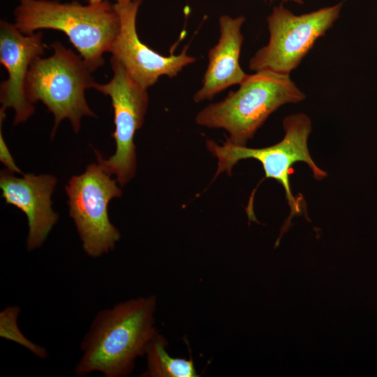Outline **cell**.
<instances>
[{
    "label": "cell",
    "instance_id": "obj_17",
    "mask_svg": "<svg viewBox=\"0 0 377 377\" xmlns=\"http://www.w3.org/2000/svg\"><path fill=\"white\" fill-rule=\"evenodd\" d=\"M282 1H284V2L292 1V2H294V3L300 4V5L304 3L303 0H282Z\"/></svg>",
    "mask_w": 377,
    "mask_h": 377
},
{
    "label": "cell",
    "instance_id": "obj_4",
    "mask_svg": "<svg viewBox=\"0 0 377 377\" xmlns=\"http://www.w3.org/2000/svg\"><path fill=\"white\" fill-rule=\"evenodd\" d=\"M285 135L283 140L264 148H249L246 146L234 145L226 140L220 146L213 140L207 141L208 150L216 157L218 168L215 177L222 172L230 174L233 166L239 161L253 158L262 163L265 178H272L282 185L290 207V216L281 227L275 248L279 244L282 235L292 226L293 216L305 213L309 221L304 199L293 195L290 182V170L297 162H304L311 170L317 180H322L327 175L312 159L307 145L311 131V119L304 113L293 114L283 121Z\"/></svg>",
    "mask_w": 377,
    "mask_h": 377
},
{
    "label": "cell",
    "instance_id": "obj_12",
    "mask_svg": "<svg viewBox=\"0 0 377 377\" xmlns=\"http://www.w3.org/2000/svg\"><path fill=\"white\" fill-rule=\"evenodd\" d=\"M244 16L219 17L220 36L218 43L208 52V65L201 88L193 96L195 103L210 100L228 87L240 84L247 77L241 68L239 56L244 36L241 28Z\"/></svg>",
    "mask_w": 377,
    "mask_h": 377
},
{
    "label": "cell",
    "instance_id": "obj_1",
    "mask_svg": "<svg viewBox=\"0 0 377 377\" xmlns=\"http://www.w3.org/2000/svg\"><path fill=\"white\" fill-rule=\"evenodd\" d=\"M156 297H140L100 311L81 344L82 355L74 368L82 377L100 372L105 377H126L138 357L158 332L155 327Z\"/></svg>",
    "mask_w": 377,
    "mask_h": 377
},
{
    "label": "cell",
    "instance_id": "obj_8",
    "mask_svg": "<svg viewBox=\"0 0 377 377\" xmlns=\"http://www.w3.org/2000/svg\"><path fill=\"white\" fill-rule=\"evenodd\" d=\"M110 64L112 79L105 84L95 82L93 88L111 98L115 126L112 137L116 150L108 159L97 151L95 153L97 163L110 175H115L118 184L124 186L135 172L134 135L143 124L149 96L147 89L135 81L119 61L111 57Z\"/></svg>",
    "mask_w": 377,
    "mask_h": 377
},
{
    "label": "cell",
    "instance_id": "obj_11",
    "mask_svg": "<svg viewBox=\"0 0 377 377\" xmlns=\"http://www.w3.org/2000/svg\"><path fill=\"white\" fill-rule=\"evenodd\" d=\"M57 184L51 175L23 174L17 177L8 170L0 173V188L6 204L23 212L28 220L26 246L29 251L39 248L59 219L52 208L51 196Z\"/></svg>",
    "mask_w": 377,
    "mask_h": 377
},
{
    "label": "cell",
    "instance_id": "obj_15",
    "mask_svg": "<svg viewBox=\"0 0 377 377\" xmlns=\"http://www.w3.org/2000/svg\"><path fill=\"white\" fill-rule=\"evenodd\" d=\"M0 161L6 167V170L10 172L23 174L15 164L14 158L6 145L2 135L1 126L0 131Z\"/></svg>",
    "mask_w": 377,
    "mask_h": 377
},
{
    "label": "cell",
    "instance_id": "obj_14",
    "mask_svg": "<svg viewBox=\"0 0 377 377\" xmlns=\"http://www.w3.org/2000/svg\"><path fill=\"white\" fill-rule=\"evenodd\" d=\"M20 308L17 306H8L0 312V337L13 341L40 359H46L48 353L46 349L27 339L17 325V318Z\"/></svg>",
    "mask_w": 377,
    "mask_h": 377
},
{
    "label": "cell",
    "instance_id": "obj_5",
    "mask_svg": "<svg viewBox=\"0 0 377 377\" xmlns=\"http://www.w3.org/2000/svg\"><path fill=\"white\" fill-rule=\"evenodd\" d=\"M53 54L35 59L30 65L25 90L28 100L41 101L54 115L53 138L61 121L67 119L75 133L83 117H96L84 92L95 82L83 58L60 42L52 44Z\"/></svg>",
    "mask_w": 377,
    "mask_h": 377
},
{
    "label": "cell",
    "instance_id": "obj_9",
    "mask_svg": "<svg viewBox=\"0 0 377 377\" xmlns=\"http://www.w3.org/2000/svg\"><path fill=\"white\" fill-rule=\"evenodd\" d=\"M141 0L116 3L114 6L120 20L119 33L110 52L129 75L144 88L154 85L163 75L177 76L195 57L187 54V46L179 54L163 56L144 44L136 31V17Z\"/></svg>",
    "mask_w": 377,
    "mask_h": 377
},
{
    "label": "cell",
    "instance_id": "obj_16",
    "mask_svg": "<svg viewBox=\"0 0 377 377\" xmlns=\"http://www.w3.org/2000/svg\"><path fill=\"white\" fill-rule=\"evenodd\" d=\"M89 1V3H98L100 2H102L103 0H87ZM132 0H116L117 3H128L131 1Z\"/></svg>",
    "mask_w": 377,
    "mask_h": 377
},
{
    "label": "cell",
    "instance_id": "obj_3",
    "mask_svg": "<svg viewBox=\"0 0 377 377\" xmlns=\"http://www.w3.org/2000/svg\"><path fill=\"white\" fill-rule=\"evenodd\" d=\"M306 98L289 75L261 70L248 75L235 91L198 112L196 123L228 131L227 141L246 146L268 117L281 106Z\"/></svg>",
    "mask_w": 377,
    "mask_h": 377
},
{
    "label": "cell",
    "instance_id": "obj_13",
    "mask_svg": "<svg viewBox=\"0 0 377 377\" xmlns=\"http://www.w3.org/2000/svg\"><path fill=\"white\" fill-rule=\"evenodd\" d=\"M166 339L157 332L148 343L145 355L147 360L146 370L142 377H197L194 362L173 357L166 350Z\"/></svg>",
    "mask_w": 377,
    "mask_h": 377
},
{
    "label": "cell",
    "instance_id": "obj_10",
    "mask_svg": "<svg viewBox=\"0 0 377 377\" xmlns=\"http://www.w3.org/2000/svg\"><path fill=\"white\" fill-rule=\"evenodd\" d=\"M45 49L41 32L26 35L15 24L1 21L0 61L8 72V79L1 83V108L14 110L15 125L25 121L34 112L27 97L26 80L31 64Z\"/></svg>",
    "mask_w": 377,
    "mask_h": 377
},
{
    "label": "cell",
    "instance_id": "obj_7",
    "mask_svg": "<svg viewBox=\"0 0 377 377\" xmlns=\"http://www.w3.org/2000/svg\"><path fill=\"white\" fill-rule=\"evenodd\" d=\"M99 163H91L66 186L70 217L73 220L83 250L99 258L113 250L121 234L110 222L108 204L122 191Z\"/></svg>",
    "mask_w": 377,
    "mask_h": 377
},
{
    "label": "cell",
    "instance_id": "obj_6",
    "mask_svg": "<svg viewBox=\"0 0 377 377\" xmlns=\"http://www.w3.org/2000/svg\"><path fill=\"white\" fill-rule=\"evenodd\" d=\"M341 1L302 15H295L282 3L274 6L267 17L269 39L251 58L249 68L269 70L283 74L297 68L316 41L323 36L339 17Z\"/></svg>",
    "mask_w": 377,
    "mask_h": 377
},
{
    "label": "cell",
    "instance_id": "obj_2",
    "mask_svg": "<svg viewBox=\"0 0 377 377\" xmlns=\"http://www.w3.org/2000/svg\"><path fill=\"white\" fill-rule=\"evenodd\" d=\"M15 27L29 35L42 29L65 33L93 72L104 64L120 30V20L106 1L83 6L76 1L20 0L14 11Z\"/></svg>",
    "mask_w": 377,
    "mask_h": 377
}]
</instances>
